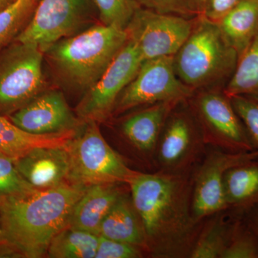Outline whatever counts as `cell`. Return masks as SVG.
I'll list each match as a JSON object with an SVG mask.
<instances>
[{
	"mask_svg": "<svg viewBox=\"0 0 258 258\" xmlns=\"http://www.w3.org/2000/svg\"><path fill=\"white\" fill-rule=\"evenodd\" d=\"M128 185L143 224L147 249L160 257L189 255L198 222L191 206L193 182L186 171H137Z\"/></svg>",
	"mask_w": 258,
	"mask_h": 258,
	"instance_id": "1",
	"label": "cell"
},
{
	"mask_svg": "<svg viewBox=\"0 0 258 258\" xmlns=\"http://www.w3.org/2000/svg\"><path fill=\"white\" fill-rule=\"evenodd\" d=\"M86 189L66 181L51 189L0 198L5 237L20 257L46 255L51 240L69 226L74 206Z\"/></svg>",
	"mask_w": 258,
	"mask_h": 258,
	"instance_id": "2",
	"label": "cell"
},
{
	"mask_svg": "<svg viewBox=\"0 0 258 258\" xmlns=\"http://www.w3.org/2000/svg\"><path fill=\"white\" fill-rule=\"evenodd\" d=\"M128 40L124 29L101 23L56 42L45 54L66 86L86 92L103 76Z\"/></svg>",
	"mask_w": 258,
	"mask_h": 258,
	"instance_id": "3",
	"label": "cell"
},
{
	"mask_svg": "<svg viewBox=\"0 0 258 258\" xmlns=\"http://www.w3.org/2000/svg\"><path fill=\"white\" fill-rule=\"evenodd\" d=\"M239 57L217 22L201 15L187 40L174 55L179 79L190 88L215 82L235 71Z\"/></svg>",
	"mask_w": 258,
	"mask_h": 258,
	"instance_id": "4",
	"label": "cell"
},
{
	"mask_svg": "<svg viewBox=\"0 0 258 258\" xmlns=\"http://www.w3.org/2000/svg\"><path fill=\"white\" fill-rule=\"evenodd\" d=\"M67 149L70 184L83 188L96 184H128L137 174L107 143L97 122H85Z\"/></svg>",
	"mask_w": 258,
	"mask_h": 258,
	"instance_id": "5",
	"label": "cell"
},
{
	"mask_svg": "<svg viewBox=\"0 0 258 258\" xmlns=\"http://www.w3.org/2000/svg\"><path fill=\"white\" fill-rule=\"evenodd\" d=\"M44 52L15 41L0 52V115L8 117L45 91Z\"/></svg>",
	"mask_w": 258,
	"mask_h": 258,
	"instance_id": "6",
	"label": "cell"
},
{
	"mask_svg": "<svg viewBox=\"0 0 258 258\" xmlns=\"http://www.w3.org/2000/svg\"><path fill=\"white\" fill-rule=\"evenodd\" d=\"M191 93V88L176 74L174 55L156 57L144 61L137 76L120 93L113 113H123L142 105L178 103Z\"/></svg>",
	"mask_w": 258,
	"mask_h": 258,
	"instance_id": "7",
	"label": "cell"
},
{
	"mask_svg": "<svg viewBox=\"0 0 258 258\" xmlns=\"http://www.w3.org/2000/svg\"><path fill=\"white\" fill-rule=\"evenodd\" d=\"M192 20L139 8L125 31L128 40L138 49L144 61L175 55L192 31Z\"/></svg>",
	"mask_w": 258,
	"mask_h": 258,
	"instance_id": "8",
	"label": "cell"
},
{
	"mask_svg": "<svg viewBox=\"0 0 258 258\" xmlns=\"http://www.w3.org/2000/svg\"><path fill=\"white\" fill-rule=\"evenodd\" d=\"M90 15V0H41L15 41L36 45L45 53L56 42L76 35Z\"/></svg>",
	"mask_w": 258,
	"mask_h": 258,
	"instance_id": "9",
	"label": "cell"
},
{
	"mask_svg": "<svg viewBox=\"0 0 258 258\" xmlns=\"http://www.w3.org/2000/svg\"><path fill=\"white\" fill-rule=\"evenodd\" d=\"M144 62L135 45L128 40L100 79L85 92L76 108V115L84 122L104 121L117 99L137 76Z\"/></svg>",
	"mask_w": 258,
	"mask_h": 258,
	"instance_id": "10",
	"label": "cell"
},
{
	"mask_svg": "<svg viewBox=\"0 0 258 258\" xmlns=\"http://www.w3.org/2000/svg\"><path fill=\"white\" fill-rule=\"evenodd\" d=\"M258 157V153H231L218 149L207 156L193 181L192 213L199 222L205 217L227 210L224 179L227 170Z\"/></svg>",
	"mask_w": 258,
	"mask_h": 258,
	"instance_id": "11",
	"label": "cell"
},
{
	"mask_svg": "<svg viewBox=\"0 0 258 258\" xmlns=\"http://www.w3.org/2000/svg\"><path fill=\"white\" fill-rule=\"evenodd\" d=\"M200 116L208 130L204 142L225 152L246 153L254 149L230 100L209 93L198 101Z\"/></svg>",
	"mask_w": 258,
	"mask_h": 258,
	"instance_id": "12",
	"label": "cell"
},
{
	"mask_svg": "<svg viewBox=\"0 0 258 258\" xmlns=\"http://www.w3.org/2000/svg\"><path fill=\"white\" fill-rule=\"evenodd\" d=\"M8 118L20 128L36 134L66 133L79 130L85 123L57 90H45Z\"/></svg>",
	"mask_w": 258,
	"mask_h": 258,
	"instance_id": "13",
	"label": "cell"
},
{
	"mask_svg": "<svg viewBox=\"0 0 258 258\" xmlns=\"http://www.w3.org/2000/svg\"><path fill=\"white\" fill-rule=\"evenodd\" d=\"M203 142L189 120L176 115L169 120L158 141L155 154L160 171L177 173L189 169L203 152Z\"/></svg>",
	"mask_w": 258,
	"mask_h": 258,
	"instance_id": "14",
	"label": "cell"
},
{
	"mask_svg": "<svg viewBox=\"0 0 258 258\" xmlns=\"http://www.w3.org/2000/svg\"><path fill=\"white\" fill-rule=\"evenodd\" d=\"M67 147L32 149L15 159V165L24 179L35 189L55 187L67 181L70 167Z\"/></svg>",
	"mask_w": 258,
	"mask_h": 258,
	"instance_id": "15",
	"label": "cell"
},
{
	"mask_svg": "<svg viewBox=\"0 0 258 258\" xmlns=\"http://www.w3.org/2000/svg\"><path fill=\"white\" fill-rule=\"evenodd\" d=\"M120 184H96L86 189L75 205L69 226L98 235L100 225L121 194Z\"/></svg>",
	"mask_w": 258,
	"mask_h": 258,
	"instance_id": "16",
	"label": "cell"
},
{
	"mask_svg": "<svg viewBox=\"0 0 258 258\" xmlns=\"http://www.w3.org/2000/svg\"><path fill=\"white\" fill-rule=\"evenodd\" d=\"M98 235L147 248L143 224L132 199L122 193L100 225Z\"/></svg>",
	"mask_w": 258,
	"mask_h": 258,
	"instance_id": "17",
	"label": "cell"
},
{
	"mask_svg": "<svg viewBox=\"0 0 258 258\" xmlns=\"http://www.w3.org/2000/svg\"><path fill=\"white\" fill-rule=\"evenodd\" d=\"M176 103H156L129 117L122 124L125 139L140 152L156 153L163 124L171 107Z\"/></svg>",
	"mask_w": 258,
	"mask_h": 258,
	"instance_id": "18",
	"label": "cell"
},
{
	"mask_svg": "<svg viewBox=\"0 0 258 258\" xmlns=\"http://www.w3.org/2000/svg\"><path fill=\"white\" fill-rule=\"evenodd\" d=\"M79 130L56 134H32L14 124L8 117L0 115V149L15 159L37 148L67 147Z\"/></svg>",
	"mask_w": 258,
	"mask_h": 258,
	"instance_id": "19",
	"label": "cell"
},
{
	"mask_svg": "<svg viewBox=\"0 0 258 258\" xmlns=\"http://www.w3.org/2000/svg\"><path fill=\"white\" fill-rule=\"evenodd\" d=\"M227 209L245 214L258 205V157L230 168L224 179Z\"/></svg>",
	"mask_w": 258,
	"mask_h": 258,
	"instance_id": "20",
	"label": "cell"
},
{
	"mask_svg": "<svg viewBox=\"0 0 258 258\" xmlns=\"http://www.w3.org/2000/svg\"><path fill=\"white\" fill-rule=\"evenodd\" d=\"M217 23L240 57L258 34V0H240Z\"/></svg>",
	"mask_w": 258,
	"mask_h": 258,
	"instance_id": "21",
	"label": "cell"
},
{
	"mask_svg": "<svg viewBox=\"0 0 258 258\" xmlns=\"http://www.w3.org/2000/svg\"><path fill=\"white\" fill-rule=\"evenodd\" d=\"M98 243V235L68 226L51 240L46 255L51 258H95Z\"/></svg>",
	"mask_w": 258,
	"mask_h": 258,
	"instance_id": "22",
	"label": "cell"
},
{
	"mask_svg": "<svg viewBox=\"0 0 258 258\" xmlns=\"http://www.w3.org/2000/svg\"><path fill=\"white\" fill-rule=\"evenodd\" d=\"M226 94L228 98L241 96L258 101V34L239 57Z\"/></svg>",
	"mask_w": 258,
	"mask_h": 258,
	"instance_id": "23",
	"label": "cell"
},
{
	"mask_svg": "<svg viewBox=\"0 0 258 258\" xmlns=\"http://www.w3.org/2000/svg\"><path fill=\"white\" fill-rule=\"evenodd\" d=\"M37 0H16L0 12V52L16 40L26 28L37 6Z\"/></svg>",
	"mask_w": 258,
	"mask_h": 258,
	"instance_id": "24",
	"label": "cell"
},
{
	"mask_svg": "<svg viewBox=\"0 0 258 258\" xmlns=\"http://www.w3.org/2000/svg\"><path fill=\"white\" fill-rule=\"evenodd\" d=\"M232 226L216 222L205 229L195 241L189 257L191 258H221L228 243Z\"/></svg>",
	"mask_w": 258,
	"mask_h": 258,
	"instance_id": "25",
	"label": "cell"
},
{
	"mask_svg": "<svg viewBox=\"0 0 258 258\" xmlns=\"http://www.w3.org/2000/svg\"><path fill=\"white\" fill-rule=\"evenodd\" d=\"M99 13L101 23L125 29L140 8L137 0H92Z\"/></svg>",
	"mask_w": 258,
	"mask_h": 258,
	"instance_id": "26",
	"label": "cell"
},
{
	"mask_svg": "<svg viewBox=\"0 0 258 258\" xmlns=\"http://www.w3.org/2000/svg\"><path fill=\"white\" fill-rule=\"evenodd\" d=\"M221 258H258V240L245 222H236Z\"/></svg>",
	"mask_w": 258,
	"mask_h": 258,
	"instance_id": "27",
	"label": "cell"
},
{
	"mask_svg": "<svg viewBox=\"0 0 258 258\" xmlns=\"http://www.w3.org/2000/svg\"><path fill=\"white\" fill-rule=\"evenodd\" d=\"M15 165V159L0 155V198L20 196L36 191Z\"/></svg>",
	"mask_w": 258,
	"mask_h": 258,
	"instance_id": "28",
	"label": "cell"
},
{
	"mask_svg": "<svg viewBox=\"0 0 258 258\" xmlns=\"http://www.w3.org/2000/svg\"><path fill=\"white\" fill-rule=\"evenodd\" d=\"M229 99L243 123L254 151L258 153V101L241 96H232Z\"/></svg>",
	"mask_w": 258,
	"mask_h": 258,
	"instance_id": "29",
	"label": "cell"
},
{
	"mask_svg": "<svg viewBox=\"0 0 258 258\" xmlns=\"http://www.w3.org/2000/svg\"><path fill=\"white\" fill-rule=\"evenodd\" d=\"M142 257V248L119 241L98 235L95 258H138Z\"/></svg>",
	"mask_w": 258,
	"mask_h": 258,
	"instance_id": "30",
	"label": "cell"
},
{
	"mask_svg": "<svg viewBox=\"0 0 258 258\" xmlns=\"http://www.w3.org/2000/svg\"><path fill=\"white\" fill-rule=\"evenodd\" d=\"M139 5H144L147 9L166 13L180 15L196 13L194 10L191 0H137Z\"/></svg>",
	"mask_w": 258,
	"mask_h": 258,
	"instance_id": "31",
	"label": "cell"
},
{
	"mask_svg": "<svg viewBox=\"0 0 258 258\" xmlns=\"http://www.w3.org/2000/svg\"><path fill=\"white\" fill-rule=\"evenodd\" d=\"M240 0H206L203 16L212 20L218 22L232 8L240 3Z\"/></svg>",
	"mask_w": 258,
	"mask_h": 258,
	"instance_id": "32",
	"label": "cell"
},
{
	"mask_svg": "<svg viewBox=\"0 0 258 258\" xmlns=\"http://www.w3.org/2000/svg\"><path fill=\"white\" fill-rule=\"evenodd\" d=\"M244 215L246 216L244 222L258 240V205L249 210Z\"/></svg>",
	"mask_w": 258,
	"mask_h": 258,
	"instance_id": "33",
	"label": "cell"
},
{
	"mask_svg": "<svg viewBox=\"0 0 258 258\" xmlns=\"http://www.w3.org/2000/svg\"><path fill=\"white\" fill-rule=\"evenodd\" d=\"M15 252L12 246L8 243L5 237L4 232L2 227L1 220H0V257H14Z\"/></svg>",
	"mask_w": 258,
	"mask_h": 258,
	"instance_id": "34",
	"label": "cell"
},
{
	"mask_svg": "<svg viewBox=\"0 0 258 258\" xmlns=\"http://www.w3.org/2000/svg\"><path fill=\"white\" fill-rule=\"evenodd\" d=\"M191 4L197 13L203 15L205 4H206V0H191Z\"/></svg>",
	"mask_w": 258,
	"mask_h": 258,
	"instance_id": "35",
	"label": "cell"
},
{
	"mask_svg": "<svg viewBox=\"0 0 258 258\" xmlns=\"http://www.w3.org/2000/svg\"><path fill=\"white\" fill-rule=\"evenodd\" d=\"M16 0H0V12L13 4Z\"/></svg>",
	"mask_w": 258,
	"mask_h": 258,
	"instance_id": "36",
	"label": "cell"
},
{
	"mask_svg": "<svg viewBox=\"0 0 258 258\" xmlns=\"http://www.w3.org/2000/svg\"><path fill=\"white\" fill-rule=\"evenodd\" d=\"M0 155L6 156L4 153H3V151L1 150V149H0Z\"/></svg>",
	"mask_w": 258,
	"mask_h": 258,
	"instance_id": "37",
	"label": "cell"
},
{
	"mask_svg": "<svg viewBox=\"0 0 258 258\" xmlns=\"http://www.w3.org/2000/svg\"></svg>",
	"mask_w": 258,
	"mask_h": 258,
	"instance_id": "38",
	"label": "cell"
}]
</instances>
